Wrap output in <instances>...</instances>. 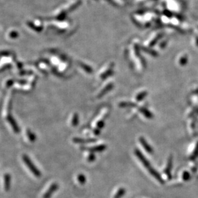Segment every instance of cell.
<instances>
[{
    "label": "cell",
    "instance_id": "1",
    "mask_svg": "<svg viewBox=\"0 0 198 198\" xmlns=\"http://www.w3.org/2000/svg\"><path fill=\"white\" fill-rule=\"evenodd\" d=\"M135 154L136 156L137 157V158H138V160H139L140 162L142 163L143 166L145 167L147 169L148 171L149 172V173L151 174L152 176H154L156 179L158 181V182L162 183L163 180H162V177L160 176V175L159 174V173H158V172L151 166V163H149L147 159V158L144 157V155L142 154V153H141L138 149H135Z\"/></svg>",
    "mask_w": 198,
    "mask_h": 198
},
{
    "label": "cell",
    "instance_id": "2",
    "mask_svg": "<svg viewBox=\"0 0 198 198\" xmlns=\"http://www.w3.org/2000/svg\"><path fill=\"white\" fill-rule=\"evenodd\" d=\"M23 160L24 162L26 164L27 166L30 169V171L32 172L33 174L36 177H40L41 176V172L38 170V169L33 165V163L32 162L28 156L27 155H23Z\"/></svg>",
    "mask_w": 198,
    "mask_h": 198
},
{
    "label": "cell",
    "instance_id": "3",
    "mask_svg": "<svg viewBox=\"0 0 198 198\" xmlns=\"http://www.w3.org/2000/svg\"><path fill=\"white\" fill-rule=\"evenodd\" d=\"M106 148L107 146L106 145H104V144H100V145L92 147H81V148L82 150L87 151L90 153H95L96 152H102L106 150Z\"/></svg>",
    "mask_w": 198,
    "mask_h": 198
},
{
    "label": "cell",
    "instance_id": "4",
    "mask_svg": "<svg viewBox=\"0 0 198 198\" xmlns=\"http://www.w3.org/2000/svg\"><path fill=\"white\" fill-rule=\"evenodd\" d=\"M59 187V186L57 183H52L49 187L48 190L45 192V194L43 196V198H50L53 194V193L58 190Z\"/></svg>",
    "mask_w": 198,
    "mask_h": 198
},
{
    "label": "cell",
    "instance_id": "5",
    "mask_svg": "<svg viewBox=\"0 0 198 198\" xmlns=\"http://www.w3.org/2000/svg\"><path fill=\"white\" fill-rule=\"evenodd\" d=\"M97 140L95 138H81L78 137H75L73 138V142L75 144H91L96 142Z\"/></svg>",
    "mask_w": 198,
    "mask_h": 198
},
{
    "label": "cell",
    "instance_id": "6",
    "mask_svg": "<svg viewBox=\"0 0 198 198\" xmlns=\"http://www.w3.org/2000/svg\"><path fill=\"white\" fill-rule=\"evenodd\" d=\"M139 141L140 144H141V146H143V148L149 154H152L153 153V149H152V147L149 145L148 142H147V140L144 138L143 137H140L139 138Z\"/></svg>",
    "mask_w": 198,
    "mask_h": 198
},
{
    "label": "cell",
    "instance_id": "7",
    "mask_svg": "<svg viewBox=\"0 0 198 198\" xmlns=\"http://www.w3.org/2000/svg\"><path fill=\"white\" fill-rule=\"evenodd\" d=\"M126 189L121 187L118 189L117 192H116V194L114 196V197H113V198H122L124 196V195L126 194Z\"/></svg>",
    "mask_w": 198,
    "mask_h": 198
},
{
    "label": "cell",
    "instance_id": "8",
    "mask_svg": "<svg viewBox=\"0 0 198 198\" xmlns=\"http://www.w3.org/2000/svg\"><path fill=\"white\" fill-rule=\"evenodd\" d=\"M77 180L81 185H84L85 183L86 182V178L85 176V175L80 174L77 176Z\"/></svg>",
    "mask_w": 198,
    "mask_h": 198
},
{
    "label": "cell",
    "instance_id": "9",
    "mask_svg": "<svg viewBox=\"0 0 198 198\" xmlns=\"http://www.w3.org/2000/svg\"><path fill=\"white\" fill-rule=\"evenodd\" d=\"M79 118L78 115L77 114H75L73 115V118H72V126H76L79 124Z\"/></svg>",
    "mask_w": 198,
    "mask_h": 198
},
{
    "label": "cell",
    "instance_id": "10",
    "mask_svg": "<svg viewBox=\"0 0 198 198\" xmlns=\"http://www.w3.org/2000/svg\"><path fill=\"white\" fill-rule=\"evenodd\" d=\"M96 159V156H95V153H91L89 155L88 157L87 158V160L89 162H94Z\"/></svg>",
    "mask_w": 198,
    "mask_h": 198
},
{
    "label": "cell",
    "instance_id": "11",
    "mask_svg": "<svg viewBox=\"0 0 198 198\" xmlns=\"http://www.w3.org/2000/svg\"><path fill=\"white\" fill-rule=\"evenodd\" d=\"M27 135H28V138H29V139L31 140V141H34L36 140V136H35V135L33 134V133L31 132L30 131H28L27 132Z\"/></svg>",
    "mask_w": 198,
    "mask_h": 198
},
{
    "label": "cell",
    "instance_id": "12",
    "mask_svg": "<svg viewBox=\"0 0 198 198\" xmlns=\"http://www.w3.org/2000/svg\"><path fill=\"white\" fill-rule=\"evenodd\" d=\"M5 189H7L6 190H8V187H9V182H10V178H9V176H8V175L5 176Z\"/></svg>",
    "mask_w": 198,
    "mask_h": 198
},
{
    "label": "cell",
    "instance_id": "13",
    "mask_svg": "<svg viewBox=\"0 0 198 198\" xmlns=\"http://www.w3.org/2000/svg\"><path fill=\"white\" fill-rule=\"evenodd\" d=\"M105 126V123H104V121H98L97 124V128L99 129V130H101L104 128V126Z\"/></svg>",
    "mask_w": 198,
    "mask_h": 198
},
{
    "label": "cell",
    "instance_id": "14",
    "mask_svg": "<svg viewBox=\"0 0 198 198\" xmlns=\"http://www.w3.org/2000/svg\"><path fill=\"white\" fill-rule=\"evenodd\" d=\"M141 112L147 118H151V114L145 109H141Z\"/></svg>",
    "mask_w": 198,
    "mask_h": 198
},
{
    "label": "cell",
    "instance_id": "15",
    "mask_svg": "<svg viewBox=\"0 0 198 198\" xmlns=\"http://www.w3.org/2000/svg\"><path fill=\"white\" fill-rule=\"evenodd\" d=\"M93 134L95 135H99L100 134V130L98 128H96L93 130Z\"/></svg>",
    "mask_w": 198,
    "mask_h": 198
}]
</instances>
